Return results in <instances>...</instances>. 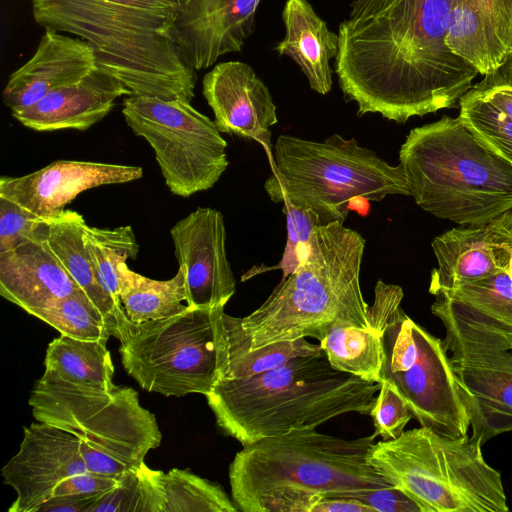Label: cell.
<instances>
[{
	"label": "cell",
	"mask_w": 512,
	"mask_h": 512,
	"mask_svg": "<svg viewBox=\"0 0 512 512\" xmlns=\"http://www.w3.org/2000/svg\"><path fill=\"white\" fill-rule=\"evenodd\" d=\"M451 0H399L370 18L338 26L334 70L358 116L379 113L405 123L452 108L473 86L477 69L447 45Z\"/></svg>",
	"instance_id": "obj_1"
},
{
	"label": "cell",
	"mask_w": 512,
	"mask_h": 512,
	"mask_svg": "<svg viewBox=\"0 0 512 512\" xmlns=\"http://www.w3.org/2000/svg\"><path fill=\"white\" fill-rule=\"evenodd\" d=\"M189 0H31L35 22L88 42L97 66L131 95L194 98L196 72L181 58L175 22Z\"/></svg>",
	"instance_id": "obj_2"
},
{
	"label": "cell",
	"mask_w": 512,
	"mask_h": 512,
	"mask_svg": "<svg viewBox=\"0 0 512 512\" xmlns=\"http://www.w3.org/2000/svg\"><path fill=\"white\" fill-rule=\"evenodd\" d=\"M375 438L304 429L244 445L229 465L231 498L242 512H314L324 497L390 487L367 462Z\"/></svg>",
	"instance_id": "obj_3"
},
{
	"label": "cell",
	"mask_w": 512,
	"mask_h": 512,
	"mask_svg": "<svg viewBox=\"0 0 512 512\" xmlns=\"http://www.w3.org/2000/svg\"><path fill=\"white\" fill-rule=\"evenodd\" d=\"M380 386L334 369L325 354L306 355L253 376L220 379L205 397L221 433L244 446L347 413L370 415Z\"/></svg>",
	"instance_id": "obj_4"
},
{
	"label": "cell",
	"mask_w": 512,
	"mask_h": 512,
	"mask_svg": "<svg viewBox=\"0 0 512 512\" xmlns=\"http://www.w3.org/2000/svg\"><path fill=\"white\" fill-rule=\"evenodd\" d=\"M364 249V238L343 223L315 227L297 268L240 318L247 350L307 337L320 342L340 323L371 328L360 287Z\"/></svg>",
	"instance_id": "obj_5"
},
{
	"label": "cell",
	"mask_w": 512,
	"mask_h": 512,
	"mask_svg": "<svg viewBox=\"0 0 512 512\" xmlns=\"http://www.w3.org/2000/svg\"><path fill=\"white\" fill-rule=\"evenodd\" d=\"M416 204L459 225H486L512 209V164L459 118L412 129L401 145Z\"/></svg>",
	"instance_id": "obj_6"
},
{
	"label": "cell",
	"mask_w": 512,
	"mask_h": 512,
	"mask_svg": "<svg viewBox=\"0 0 512 512\" xmlns=\"http://www.w3.org/2000/svg\"><path fill=\"white\" fill-rule=\"evenodd\" d=\"M270 163L272 174L264 183L269 198L312 210L320 226L344 223L356 199L411 196L401 164L390 165L338 134L323 142L280 135Z\"/></svg>",
	"instance_id": "obj_7"
},
{
	"label": "cell",
	"mask_w": 512,
	"mask_h": 512,
	"mask_svg": "<svg viewBox=\"0 0 512 512\" xmlns=\"http://www.w3.org/2000/svg\"><path fill=\"white\" fill-rule=\"evenodd\" d=\"M367 462L421 512L509 510L500 472L468 434L449 437L420 426L375 443Z\"/></svg>",
	"instance_id": "obj_8"
},
{
	"label": "cell",
	"mask_w": 512,
	"mask_h": 512,
	"mask_svg": "<svg viewBox=\"0 0 512 512\" xmlns=\"http://www.w3.org/2000/svg\"><path fill=\"white\" fill-rule=\"evenodd\" d=\"M28 403L36 421L74 435L87 469L103 476L120 479L162 441L155 415L131 387L103 389L44 372Z\"/></svg>",
	"instance_id": "obj_9"
},
{
	"label": "cell",
	"mask_w": 512,
	"mask_h": 512,
	"mask_svg": "<svg viewBox=\"0 0 512 512\" xmlns=\"http://www.w3.org/2000/svg\"><path fill=\"white\" fill-rule=\"evenodd\" d=\"M125 371L147 392L166 397L206 396L230 357L224 307L187 308L169 317L135 324L120 341Z\"/></svg>",
	"instance_id": "obj_10"
},
{
	"label": "cell",
	"mask_w": 512,
	"mask_h": 512,
	"mask_svg": "<svg viewBox=\"0 0 512 512\" xmlns=\"http://www.w3.org/2000/svg\"><path fill=\"white\" fill-rule=\"evenodd\" d=\"M383 347V380L405 401L420 426L449 437L466 435L469 416L443 340L400 306L385 321Z\"/></svg>",
	"instance_id": "obj_11"
},
{
	"label": "cell",
	"mask_w": 512,
	"mask_h": 512,
	"mask_svg": "<svg viewBox=\"0 0 512 512\" xmlns=\"http://www.w3.org/2000/svg\"><path fill=\"white\" fill-rule=\"evenodd\" d=\"M122 114L153 149L172 194L189 197L208 190L227 169V142L191 102L130 95L123 100Z\"/></svg>",
	"instance_id": "obj_12"
},
{
	"label": "cell",
	"mask_w": 512,
	"mask_h": 512,
	"mask_svg": "<svg viewBox=\"0 0 512 512\" xmlns=\"http://www.w3.org/2000/svg\"><path fill=\"white\" fill-rule=\"evenodd\" d=\"M431 312L451 356L512 351V285L497 274L435 295Z\"/></svg>",
	"instance_id": "obj_13"
},
{
	"label": "cell",
	"mask_w": 512,
	"mask_h": 512,
	"mask_svg": "<svg viewBox=\"0 0 512 512\" xmlns=\"http://www.w3.org/2000/svg\"><path fill=\"white\" fill-rule=\"evenodd\" d=\"M89 471L72 434L44 422L23 428L18 452L2 467L6 485L16 493L9 512H37L62 482Z\"/></svg>",
	"instance_id": "obj_14"
},
{
	"label": "cell",
	"mask_w": 512,
	"mask_h": 512,
	"mask_svg": "<svg viewBox=\"0 0 512 512\" xmlns=\"http://www.w3.org/2000/svg\"><path fill=\"white\" fill-rule=\"evenodd\" d=\"M174 254L186 279V305L191 308L225 307L236 291L226 255L223 214L198 207L170 229Z\"/></svg>",
	"instance_id": "obj_15"
},
{
	"label": "cell",
	"mask_w": 512,
	"mask_h": 512,
	"mask_svg": "<svg viewBox=\"0 0 512 512\" xmlns=\"http://www.w3.org/2000/svg\"><path fill=\"white\" fill-rule=\"evenodd\" d=\"M202 93L221 133L256 141L271 160V126L278 122L271 93L252 67L240 61L215 65L202 80Z\"/></svg>",
	"instance_id": "obj_16"
},
{
	"label": "cell",
	"mask_w": 512,
	"mask_h": 512,
	"mask_svg": "<svg viewBox=\"0 0 512 512\" xmlns=\"http://www.w3.org/2000/svg\"><path fill=\"white\" fill-rule=\"evenodd\" d=\"M261 0H189L178 16L173 38L183 61L195 71L223 55L241 51L255 25Z\"/></svg>",
	"instance_id": "obj_17"
},
{
	"label": "cell",
	"mask_w": 512,
	"mask_h": 512,
	"mask_svg": "<svg viewBox=\"0 0 512 512\" xmlns=\"http://www.w3.org/2000/svg\"><path fill=\"white\" fill-rule=\"evenodd\" d=\"M142 176L139 166L59 160L27 175L1 177L0 196L45 218L64 210L85 190Z\"/></svg>",
	"instance_id": "obj_18"
},
{
	"label": "cell",
	"mask_w": 512,
	"mask_h": 512,
	"mask_svg": "<svg viewBox=\"0 0 512 512\" xmlns=\"http://www.w3.org/2000/svg\"><path fill=\"white\" fill-rule=\"evenodd\" d=\"M450 357L472 428L470 438L482 446L512 432V351Z\"/></svg>",
	"instance_id": "obj_19"
},
{
	"label": "cell",
	"mask_w": 512,
	"mask_h": 512,
	"mask_svg": "<svg viewBox=\"0 0 512 512\" xmlns=\"http://www.w3.org/2000/svg\"><path fill=\"white\" fill-rule=\"evenodd\" d=\"M95 68L97 58L88 42L45 28L34 55L10 75L3 102L12 113L21 111Z\"/></svg>",
	"instance_id": "obj_20"
},
{
	"label": "cell",
	"mask_w": 512,
	"mask_h": 512,
	"mask_svg": "<svg viewBox=\"0 0 512 512\" xmlns=\"http://www.w3.org/2000/svg\"><path fill=\"white\" fill-rule=\"evenodd\" d=\"M130 95L122 81L97 66L77 82L50 92L12 116L36 131H84L106 117L118 98Z\"/></svg>",
	"instance_id": "obj_21"
},
{
	"label": "cell",
	"mask_w": 512,
	"mask_h": 512,
	"mask_svg": "<svg viewBox=\"0 0 512 512\" xmlns=\"http://www.w3.org/2000/svg\"><path fill=\"white\" fill-rule=\"evenodd\" d=\"M447 45L486 75L512 54V0H451Z\"/></svg>",
	"instance_id": "obj_22"
},
{
	"label": "cell",
	"mask_w": 512,
	"mask_h": 512,
	"mask_svg": "<svg viewBox=\"0 0 512 512\" xmlns=\"http://www.w3.org/2000/svg\"><path fill=\"white\" fill-rule=\"evenodd\" d=\"M80 290L43 241L0 253V295L25 312Z\"/></svg>",
	"instance_id": "obj_23"
},
{
	"label": "cell",
	"mask_w": 512,
	"mask_h": 512,
	"mask_svg": "<svg viewBox=\"0 0 512 512\" xmlns=\"http://www.w3.org/2000/svg\"><path fill=\"white\" fill-rule=\"evenodd\" d=\"M86 225L80 213L64 209L43 218L38 229V240L50 248L70 277L98 309L111 336L122 341L132 332L135 323L129 320L124 309L99 284L84 245Z\"/></svg>",
	"instance_id": "obj_24"
},
{
	"label": "cell",
	"mask_w": 512,
	"mask_h": 512,
	"mask_svg": "<svg viewBox=\"0 0 512 512\" xmlns=\"http://www.w3.org/2000/svg\"><path fill=\"white\" fill-rule=\"evenodd\" d=\"M282 20L285 35L275 50L300 67L313 91L326 95L333 84L330 60L338 54V33L328 28L308 0H286Z\"/></svg>",
	"instance_id": "obj_25"
},
{
	"label": "cell",
	"mask_w": 512,
	"mask_h": 512,
	"mask_svg": "<svg viewBox=\"0 0 512 512\" xmlns=\"http://www.w3.org/2000/svg\"><path fill=\"white\" fill-rule=\"evenodd\" d=\"M431 246L437 260L429 285L434 296L497 272L486 225H460L435 237Z\"/></svg>",
	"instance_id": "obj_26"
},
{
	"label": "cell",
	"mask_w": 512,
	"mask_h": 512,
	"mask_svg": "<svg viewBox=\"0 0 512 512\" xmlns=\"http://www.w3.org/2000/svg\"><path fill=\"white\" fill-rule=\"evenodd\" d=\"M119 299L129 320L135 324L159 320L187 308L185 272L179 266L168 280H155L118 265Z\"/></svg>",
	"instance_id": "obj_27"
},
{
	"label": "cell",
	"mask_w": 512,
	"mask_h": 512,
	"mask_svg": "<svg viewBox=\"0 0 512 512\" xmlns=\"http://www.w3.org/2000/svg\"><path fill=\"white\" fill-rule=\"evenodd\" d=\"M383 331L380 327L360 328L336 324L319 342L330 365L368 382L383 380Z\"/></svg>",
	"instance_id": "obj_28"
},
{
	"label": "cell",
	"mask_w": 512,
	"mask_h": 512,
	"mask_svg": "<svg viewBox=\"0 0 512 512\" xmlns=\"http://www.w3.org/2000/svg\"><path fill=\"white\" fill-rule=\"evenodd\" d=\"M106 343L61 335L48 344L44 372L74 384L111 389L114 365Z\"/></svg>",
	"instance_id": "obj_29"
},
{
	"label": "cell",
	"mask_w": 512,
	"mask_h": 512,
	"mask_svg": "<svg viewBox=\"0 0 512 512\" xmlns=\"http://www.w3.org/2000/svg\"><path fill=\"white\" fill-rule=\"evenodd\" d=\"M84 245L93 272L102 288L123 308L119 299L118 265L135 260L139 245L131 226L112 229L88 224L83 235Z\"/></svg>",
	"instance_id": "obj_30"
},
{
	"label": "cell",
	"mask_w": 512,
	"mask_h": 512,
	"mask_svg": "<svg viewBox=\"0 0 512 512\" xmlns=\"http://www.w3.org/2000/svg\"><path fill=\"white\" fill-rule=\"evenodd\" d=\"M165 505L163 512H237L232 498L217 482L190 470L173 468L161 472Z\"/></svg>",
	"instance_id": "obj_31"
},
{
	"label": "cell",
	"mask_w": 512,
	"mask_h": 512,
	"mask_svg": "<svg viewBox=\"0 0 512 512\" xmlns=\"http://www.w3.org/2000/svg\"><path fill=\"white\" fill-rule=\"evenodd\" d=\"M27 313L71 338L107 342L111 336L103 316L82 290Z\"/></svg>",
	"instance_id": "obj_32"
},
{
	"label": "cell",
	"mask_w": 512,
	"mask_h": 512,
	"mask_svg": "<svg viewBox=\"0 0 512 512\" xmlns=\"http://www.w3.org/2000/svg\"><path fill=\"white\" fill-rule=\"evenodd\" d=\"M161 472L144 462L124 474L118 486L106 493L89 512H163Z\"/></svg>",
	"instance_id": "obj_33"
},
{
	"label": "cell",
	"mask_w": 512,
	"mask_h": 512,
	"mask_svg": "<svg viewBox=\"0 0 512 512\" xmlns=\"http://www.w3.org/2000/svg\"><path fill=\"white\" fill-rule=\"evenodd\" d=\"M459 107L458 117L471 131L512 164V119L470 90Z\"/></svg>",
	"instance_id": "obj_34"
},
{
	"label": "cell",
	"mask_w": 512,
	"mask_h": 512,
	"mask_svg": "<svg viewBox=\"0 0 512 512\" xmlns=\"http://www.w3.org/2000/svg\"><path fill=\"white\" fill-rule=\"evenodd\" d=\"M322 354L324 352L321 346L309 342L306 338L272 343L252 351H245L241 355L230 354L220 379L253 376L279 367L298 356Z\"/></svg>",
	"instance_id": "obj_35"
},
{
	"label": "cell",
	"mask_w": 512,
	"mask_h": 512,
	"mask_svg": "<svg viewBox=\"0 0 512 512\" xmlns=\"http://www.w3.org/2000/svg\"><path fill=\"white\" fill-rule=\"evenodd\" d=\"M283 213L287 222V243L282 260L275 266L265 269L253 268L242 276V281L260 272L281 269L285 280L301 262L313 229L319 225L316 214L307 208L283 202Z\"/></svg>",
	"instance_id": "obj_36"
},
{
	"label": "cell",
	"mask_w": 512,
	"mask_h": 512,
	"mask_svg": "<svg viewBox=\"0 0 512 512\" xmlns=\"http://www.w3.org/2000/svg\"><path fill=\"white\" fill-rule=\"evenodd\" d=\"M370 416L375 429L374 435L382 437L383 440L399 437L413 418L405 401L386 380L381 382Z\"/></svg>",
	"instance_id": "obj_37"
},
{
	"label": "cell",
	"mask_w": 512,
	"mask_h": 512,
	"mask_svg": "<svg viewBox=\"0 0 512 512\" xmlns=\"http://www.w3.org/2000/svg\"><path fill=\"white\" fill-rule=\"evenodd\" d=\"M42 220L17 203L0 196V253L25 242L38 241Z\"/></svg>",
	"instance_id": "obj_38"
},
{
	"label": "cell",
	"mask_w": 512,
	"mask_h": 512,
	"mask_svg": "<svg viewBox=\"0 0 512 512\" xmlns=\"http://www.w3.org/2000/svg\"><path fill=\"white\" fill-rule=\"evenodd\" d=\"M497 274L512 285V209L486 224Z\"/></svg>",
	"instance_id": "obj_39"
},
{
	"label": "cell",
	"mask_w": 512,
	"mask_h": 512,
	"mask_svg": "<svg viewBox=\"0 0 512 512\" xmlns=\"http://www.w3.org/2000/svg\"><path fill=\"white\" fill-rule=\"evenodd\" d=\"M120 479L103 476L91 471L76 474L62 482L55 489L53 496L104 495L118 486Z\"/></svg>",
	"instance_id": "obj_40"
},
{
	"label": "cell",
	"mask_w": 512,
	"mask_h": 512,
	"mask_svg": "<svg viewBox=\"0 0 512 512\" xmlns=\"http://www.w3.org/2000/svg\"><path fill=\"white\" fill-rule=\"evenodd\" d=\"M352 498L364 502L374 512H421L410 497L394 486L365 491Z\"/></svg>",
	"instance_id": "obj_41"
},
{
	"label": "cell",
	"mask_w": 512,
	"mask_h": 512,
	"mask_svg": "<svg viewBox=\"0 0 512 512\" xmlns=\"http://www.w3.org/2000/svg\"><path fill=\"white\" fill-rule=\"evenodd\" d=\"M104 495L53 496L44 504H42L37 509V512H89V509L95 505Z\"/></svg>",
	"instance_id": "obj_42"
},
{
	"label": "cell",
	"mask_w": 512,
	"mask_h": 512,
	"mask_svg": "<svg viewBox=\"0 0 512 512\" xmlns=\"http://www.w3.org/2000/svg\"><path fill=\"white\" fill-rule=\"evenodd\" d=\"M314 512H374L364 502L352 497H324Z\"/></svg>",
	"instance_id": "obj_43"
},
{
	"label": "cell",
	"mask_w": 512,
	"mask_h": 512,
	"mask_svg": "<svg viewBox=\"0 0 512 512\" xmlns=\"http://www.w3.org/2000/svg\"><path fill=\"white\" fill-rule=\"evenodd\" d=\"M399 0H354L349 18L363 19L378 16L392 8Z\"/></svg>",
	"instance_id": "obj_44"
},
{
	"label": "cell",
	"mask_w": 512,
	"mask_h": 512,
	"mask_svg": "<svg viewBox=\"0 0 512 512\" xmlns=\"http://www.w3.org/2000/svg\"><path fill=\"white\" fill-rule=\"evenodd\" d=\"M470 91L481 96L512 119V88L493 87L481 90L471 88Z\"/></svg>",
	"instance_id": "obj_45"
}]
</instances>
